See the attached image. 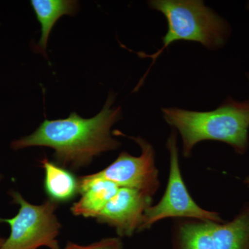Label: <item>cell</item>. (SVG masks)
<instances>
[{
  "label": "cell",
  "instance_id": "9a60e30c",
  "mask_svg": "<svg viewBox=\"0 0 249 249\" xmlns=\"http://www.w3.org/2000/svg\"><path fill=\"white\" fill-rule=\"evenodd\" d=\"M247 79H248V82H249V73H247ZM248 101H249V98H248Z\"/></svg>",
  "mask_w": 249,
  "mask_h": 249
},
{
  "label": "cell",
  "instance_id": "5bb4252c",
  "mask_svg": "<svg viewBox=\"0 0 249 249\" xmlns=\"http://www.w3.org/2000/svg\"><path fill=\"white\" fill-rule=\"evenodd\" d=\"M4 241L5 239L2 238V237H0V248H1V246L4 244Z\"/></svg>",
  "mask_w": 249,
  "mask_h": 249
},
{
  "label": "cell",
  "instance_id": "277c9868",
  "mask_svg": "<svg viewBox=\"0 0 249 249\" xmlns=\"http://www.w3.org/2000/svg\"><path fill=\"white\" fill-rule=\"evenodd\" d=\"M14 202L19 205L17 215L1 219L11 227V234L0 249H60L58 240L61 224L55 211L58 203L48 199L40 205L31 204L20 193H11Z\"/></svg>",
  "mask_w": 249,
  "mask_h": 249
},
{
  "label": "cell",
  "instance_id": "7c38bea8",
  "mask_svg": "<svg viewBox=\"0 0 249 249\" xmlns=\"http://www.w3.org/2000/svg\"><path fill=\"white\" fill-rule=\"evenodd\" d=\"M122 241L120 237H107L89 245H80L68 242L65 249H123Z\"/></svg>",
  "mask_w": 249,
  "mask_h": 249
},
{
  "label": "cell",
  "instance_id": "4fadbf2b",
  "mask_svg": "<svg viewBox=\"0 0 249 249\" xmlns=\"http://www.w3.org/2000/svg\"><path fill=\"white\" fill-rule=\"evenodd\" d=\"M244 183H245L247 186L249 187V175L245 178V180H244Z\"/></svg>",
  "mask_w": 249,
  "mask_h": 249
},
{
  "label": "cell",
  "instance_id": "5b68a950",
  "mask_svg": "<svg viewBox=\"0 0 249 249\" xmlns=\"http://www.w3.org/2000/svg\"><path fill=\"white\" fill-rule=\"evenodd\" d=\"M172 245L173 249H249V203L227 222L178 219Z\"/></svg>",
  "mask_w": 249,
  "mask_h": 249
},
{
  "label": "cell",
  "instance_id": "3957f363",
  "mask_svg": "<svg viewBox=\"0 0 249 249\" xmlns=\"http://www.w3.org/2000/svg\"><path fill=\"white\" fill-rule=\"evenodd\" d=\"M148 4L152 9L163 14L168 23L161 48L151 55L139 53L152 58L151 66L174 42H197L205 48L215 51L222 48L231 35L229 22L201 0H152Z\"/></svg>",
  "mask_w": 249,
  "mask_h": 249
},
{
  "label": "cell",
  "instance_id": "52a82bcc",
  "mask_svg": "<svg viewBox=\"0 0 249 249\" xmlns=\"http://www.w3.org/2000/svg\"><path fill=\"white\" fill-rule=\"evenodd\" d=\"M128 137L140 146V156L135 157L122 152L107 168L89 175L91 178L110 181L119 188L137 190L153 197L160 185L155 149L142 137Z\"/></svg>",
  "mask_w": 249,
  "mask_h": 249
},
{
  "label": "cell",
  "instance_id": "30bf717a",
  "mask_svg": "<svg viewBox=\"0 0 249 249\" xmlns=\"http://www.w3.org/2000/svg\"><path fill=\"white\" fill-rule=\"evenodd\" d=\"M31 4L40 23L42 31L37 49L45 55L52 28L62 16L76 15L79 9V3L74 0H31Z\"/></svg>",
  "mask_w": 249,
  "mask_h": 249
},
{
  "label": "cell",
  "instance_id": "2e32d148",
  "mask_svg": "<svg viewBox=\"0 0 249 249\" xmlns=\"http://www.w3.org/2000/svg\"><path fill=\"white\" fill-rule=\"evenodd\" d=\"M247 9H249V1L248 3H247Z\"/></svg>",
  "mask_w": 249,
  "mask_h": 249
},
{
  "label": "cell",
  "instance_id": "9c48e42d",
  "mask_svg": "<svg viewBox=\"0 0 249 249\" xmlns=\"http://www.w3.org/2000/svg\"><path fill=\"white\" fill-rule=\"evenodd\" d=\"M115 183L103 178H91L89 175L78 178L79 200L72 205L73 215L96 219L118 191Z\"/></svg>",
  "mask_w": 249,
  "mask_h": 249
},
{
  "label": "cell",
  "instance_id": "8992f818",
  "mask_svg": "<svg viewBox=\"0 0 249 249\" xmlns=\"http://www.w3.org/2000/svg\"><path fill=\"white\" fill-rule=\"evenodd\" d=\"M167 148L170 154V173L166 189L158 204L145 210L138 232L148 230L155 223L167 218L224 222L217 213L203 209L190 195L180 169L177 134L174 129L167 141Z\"/></svg>",
  "mask_w": 249,
  "mask_h": 249
},
{
  "label": "cell",
  "instance_id": "7a4b0ae2",
  "mask_svg": "<svg viewBox=\"0 0 249 249\" xmlns=\"http://www.w3.org/2000/svg\"><path fill=\"white\" fill-rule=\"evenodd\" d=\"M165 122L177 130L182 140L183 155L191 157L193 148L204 141L228 144L239 155L249 147V101L228 97L215 109L187 110L178 107L162 108Z\"/></svg>",
  "mask_w": 249,
  "mask_h": 249
},
{
  "label": "cell",
  "instance_id": "ba28073f",
  "mask_svg": "<svg viewBox=\"0 0 249 249\" xmlns=\"http://www.w3.org/2000/svg\"><path fill=\"white\" fill-rule=\"evenodd\" d=\"M152 202V197L142 192L119 188L96 219L114 229L120 238L132 237L138 232L144 213Z\"/></svg>",
  "mask_w": 249,
  "mask_h": 249
},
{
  "label": "cell",
  "instance_id": "8fae6325",
  "mask_svg": "<svg viewBox=\"0 0 249 249\" xmlns=\"http://www.w3.org/2000/svg\"><path fill=\"white\" fill-rule=\"evenodd\" d=\"M45 170V191L49 199L56 203L71 200L78 193V179L66 168L47 159L41 160Z\"/></svg>",
  "mask_w": 249,
  "mask_h": 249
},
{
  "label": "cell",
  "instance_id": "6da1fadb",
  "mask_svg": "<svg viewBox=\"0 0 249 249\" xmlns=\"http://www.w3.org/2000/svg\"><path fill=\"white\" fill-rule=\"evenodd\" d=\"M115 98L114 93H109L102 110L89 119L72 112L67 119H45L30 135L12 142L11 147L14 150L51 147L62 168L78 170L88 166L95 157L121 145L111 133L112 126L122 118V109L112 107Z\"/></svg>",
  "mask_w": 249,
  "mask_h": 249
}]
</instances>
